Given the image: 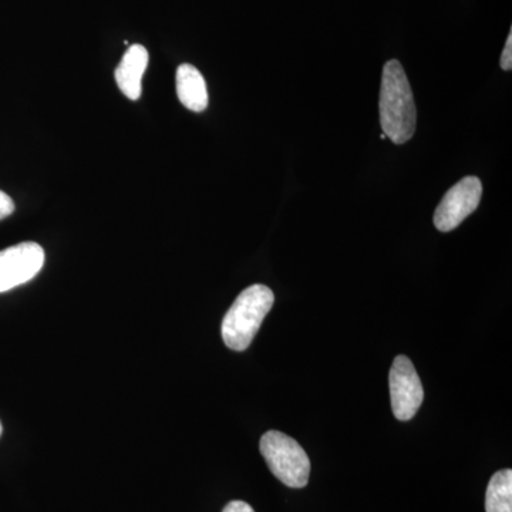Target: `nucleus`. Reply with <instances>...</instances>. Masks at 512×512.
<instances>
[{"label":"nucleus","instance_id":"f257e3e1","mask_svg":"<svg viewBox=\"0 0 512 512\" xmlns=\"http://www.w3.org/2000/svg\"><path fill=\"white\" fill-rule=\"evenodd\" d=\"M379 107L384 136L399 146L407 143L416 133L417 109L412 86L397 60L384 64Z\"/></svg>","mask_w":512,"mask_h":512},{"label":"nucleus","instance_id":"f03ea898","mask_svg":"<svg viewBox=\"0 0 512 512\" xmlns=\"http://www.w3.org/2000/svg\"><path fill=\"white\" fill-rule=\"evenodd\" d=\"M274 302V292L265 285H252L239 293L237 301L232 303L222 320L221 333L225 345L235 352L247 350Z\"/></svg>","mask_w":512,"mask_h":512},{"label":"nucleus","instance_id":"7ed1b4c3","mask_svg":"<svg viewBox=\"0 0 512 512\" xmlns=\"http://www.w3.org/2000/svg\"><path fill=\"white\" fill-rule=\"evenodd\" d=\"M259 450L269 470L281 483L291 488H303L308 484L311 460L298 441L281 431L271 430L262 436Z\"/></svg>","mask_w":512,"mask_h":512},{"label":"nucleus","instance_id":"20e7f679","mask_svg":"<svg viewBox=\"0 0 512 512\" xmlns=\"http://www.w3.org/2000/svg\"><path fill=\"white\" fill-rule=\"evenodd\" d=\"M483 184L480 178L466 177L458 181L446 192L439 207L434 212V225L441 232L456 229L467 217H470L480 205Z\"/></svg>","mask_w":512,"mask_h":512},{"label":"nucleus","instance_id":"39448f33","mask_svg":"<svg viewBox=\"0 0 512 512\" xmlns=\"http://www.w3.org/2000/svg\"><path fill=\"white\" fill-rule=\"evenodd\" d=\"M389 382L394 416L400 421L413 419L423 403L424 390L409 357L397 356L394 359Z\"/></svg>","mask_w":512,"mask_h":512},{"label":"nucleus","instance_id":"423d86ee","mask_svg":"<svg viewBox=\"0 0 512 512\" xmlns=\"http://www.w3.org/2000/svg\"><path fill=\"white\" fill-rule=\"evenodd\" d=\"M45 264V251L36 242H23L0 251V293L32 281Z\"/></svg>","mask_w":512,"mask_h":512},{"label":"nucleus","instance_id":"0eeeda50","mask_svg":"<svg viewBox=\"0 0 512 512\" xmlns=\"http://www.w3.org/2000/svg\"><path fill=\"white\" fill-rule=\"evenodd\" d=\"M148 64L146 47L133 45L128 47L116 69V82L121 92L130 100H138L143 93V76Z\"/></svg>","mask_w":512,"mask_h":512},{"label":"nucleus","instance_id":"6e6552de","mask_svg":"<svg viewBox=\"0 0 512 512\" xmlns=\"http://www.w3.org/2000/svg\"><path fill=\"white\" fill-rule=\"evenodd\" d=\"M177 96L188 110L201 113L208 106L207 83L197 67L181 64L177 70Z\"/></svg>","mask_w":512,"mask_h":512},{"label":"nucleus","instance_id":"1a4fd4ad","mask_svg":"<svg viewBox=\"0 0 512 512\" xmlns=\"http://www.w3.org/2000/svg\"><path fill=\"white\" fill-rule=\"evenodd\" d=\"M485 511L512 512V470L498 471L491 477L485 495Z\"/></svg>","mask_w":512,"mask_h":512},{"label":"nucleus","instance_id":"9d476101","mask_svg":"<svg viewBox=\"0 0 512 512\" xmlns=\"http://www.w3.org/2000/svg\"><path fill=\"white\" fill-rule=\"evenodd\" d=\"M13 212H15V202L6 192L0 190V221L8 218Z\"/></svg>","mask_w":512,"mask_h":512},{"label":"nucleus","instance_id":"9b49d317","mask_svg":"<svg viewBox=\"0 0 512 512\" xmlns=\"http://www.w3.org/2000/svg\"><path fill=\"white\" fill-rule=\"evenodd\" d=\"M501 67L505 72H510L512 69V32H510L507 42H505L503 55H501Z\"/></svg>","mask_w":512,"mask_h":512},{"label":"nucleus","instance_id":"f8f14e48","mask_svg":"<svg viewBox=\"0 0 512 512\" xmlns=\"http://www.w3.org/2000/svg\"><path fill=\"white\" fill-rule=\"evenodd\" d=\"M222 512H255L251 505L244 501H231Z\"/></svg>","mask_w":512,"mask_h":512},{"label":"nucleus","instance_id":"ddd939ff","mask_svg":"<svg viewBox=\"0 0 512 512\" xmlns=\"http://www.w3.org/2000/svg\"><path fill=\"white\" fill-rule=\"evenodd\" d=\"M2 431H3V427H2V423H0V436H2Z\"/></svg>","mask_w":512,"mask_h":512}]
</instances>
